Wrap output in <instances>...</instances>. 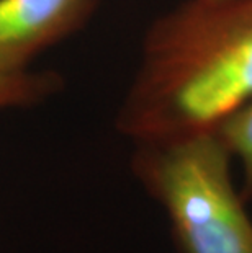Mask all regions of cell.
Returning <instances> with one entry per match:
<instances>
[{
  "label": "cell",
  "instance_id": "3957f363",
  "mask_svg": "<svg viewBox=\"0 0 252 253\" xmlns=\"http://www.w3.org/2000/svg\"><path fill=\"white\" fill-rule=\"evenodd\" d=\"M99 0H0V77L31 62L82 28Z\"/></svg>",
  "mask_w": 252,
  "mask_h": 253
},
{
  "label": "cell",
  "instance_id": "6da1fadb",
  "mask_svg": "<svg viewBox=\"0 0 252 253\" xmlns=\"http://www.w3.org/2000/svg\"><path fill=\"white\" fill-rule=\"evenodd\" d=\"M252 100V0H184L157 17L116 113L133 144L216 131Z\"/></svg>",
  "mask_w": 252,
  "mask_h": 253
},
{
  "label": "cell",
  "instance_id": "277c9868",
  "mask_svg": "<svg viewBox=\"0 0 252 253\" xmlns=\"http://www.w3.org/2000/svg\"><path fill=\"white\" fill-rule=\"evenodd\" d=\"M62 88L61 75L54 72L26 71L0 77V111L38 105Z\"/></svg>",
  "mask_w": 252,
  "mask_h": 253
},
{
  "label": "cell",
  "instance_id": "7a4b0ae2",
  "mask_svg": "<svg viewBox=\"0 0 252 253\" xmlns=\"http://www.w3.org/2000/svg\"><path fill=\"white\" fill-rule=\"evenodd\" d=\"M216 131L135 144L131 170L169 217L182 253H252V219Z\"/></svg>",
  "mask_w": 252,
  "mask_h": 253
},
{
  "label": "cell",
  "instance_id": "5b68a950",
  "mask_svg": "<svg viewBox=\"0 0 252 253\" xmlns=\"http://www.w3.org/2000/svg\"><path fill=\"white\" fill-rule=\"evenodd\" d=\"M216 134L231 157L239 160L243 169L241 196L249 201L252 198V100L224 120L216 127Z\"/></svg>",
  "mask_w": 252,
  "mask_h": 253
}]
</instances>
